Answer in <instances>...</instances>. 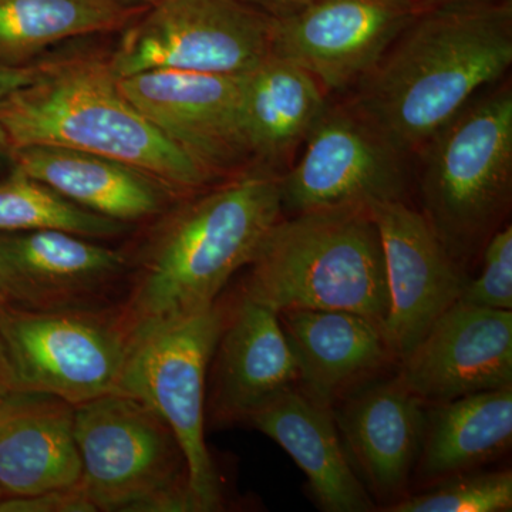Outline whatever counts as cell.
I'll list each match as a JSON object with an SVG mask.
<instances>
[{"label":"cell","mask_w":512,"mask_h":512,"mask_svg":"<svg viewBox=\"0 0 512 512\" xmlns=\"http://www.w3.org/2000/svg\"><path fill=\"white\" fill-rule=\"evenodd\" d=\"M511 64L512 0L420 10L348 101L410 156Z\"/></svg>","instance_id":"1"},{"label":"cell","mask_w":512,"mask_h":512,"mask_svg":"<svg viewBox=\"0 0 512 512\" xmlns=\"http://www.w3.org/2000/svg\"><path fill=\"white\" fill-rule=\"evenodd\" d=\"M279 175L248 168L168 215L119 313L130 342L217 303L284 217Z\"/></svg>","instance_id":"2"},{"label":"cell","mask_w":512,"mask_h":512,"mask_svg":"<svg viewBox=\"0 0 512 512\" xmlns=\"http://www.w3.org/2000/svg\"><path fill=\"white\" fill-rule=\"evenodd\" d=\"M0 126L15 148L86 151L136 167L174 191H200L214 181L127 99L107 60L45 63L0 106Z\"/></svg>","instance_id":"3"},{"label":"cell","mask_w":512,"mask_h":512,"mask_svg":"<svg viewBox=\"0 0 512 512\" xmlns=\"http://www.w3.org/2000/svg\"><path fill=\"white\" fill-rule=\"evenodd\" d=\"M248 266L242 298L275 313L353 312L384 329L386 269L379 229L367 205L282 217Z\"/></svg>","instance_id":"4"},{"label":"cell","mask_w":512,"mask_h":512,"mask_svg":"<svg viewBox=\"0 0 512 512\" xmlns=\"http://www.w3.org/2000/svg\"><path fill=\"white\" fill-rule=\"evenodd\" d=\"M417 156L421 214L464 269L510 214L511 84L477 94Z\"/></svg>","instance_id":"5"},{"label":"cell","mask_w":512,"mask_h":512,"mask_svg":"<svg viewBox=\"0 0 512 512\" xmlns=\"http://www.w3.org/2000/svg\"><path fill=\"white\" fill-rule=\"evenodd\" d=\"M84 491L97 511L198 512L183 448L148 404L110 393L74 406Z\"/></svg>","instance_id":"6"},{"label":"cell","mask_w":512,"mask_h":512,"mask_svg":"<svg viewBox=\"0 0 512 512\" xmlns=\"http://www.w3.org/2000/svg\"><path fill=\"white\" fill-rule=\"evenodd\" d=\"M227 315L210 306L134 339L119 392L156 410L183 448L198 512L221 507L217 471L205 443V380Z\"/></svg>","instance_id":"7"},{"label":"cell","mask_w":512,"mask_h":512,"mask_svg":"<svg viewBox=\"0 0 512 512\" xmlns=\"http://www.w3.org/2000/svg\"><path fill=\"white\" fill-rule=\"evenodd\" d=\"M274 22L241 0H158L107 62L117 79L147 70L241 76L271 55Z\"/></svg>","instance_id":"8"},{"label":"cell","mask_w":512,"mask_h":512,"mask_svg":"<svg viewBox=\"0 0 512 512\" xmlns=\"http://www.w3.org/2000/svg\"><path fill=\"white\" fill-rule=\"evenodd\" d=\"M0 333L16 392L50 394L73 406L119 392L131 346L120 315L0 305Z\"/></svg>","instance_id":"9"},{"label":"cell","mask_w":512,"mask_h":512,"mask_svg":"<svg viewBox=\"0 0 512 512\" xmlns=\"http://www.w3.org/2000/svg\"><path fill=\"white\" fill-rule=\"evenodd\" d=\"M303 144L298 163L279 175L284 215L406 201V154L349 101L328 106Z\"/></svg>","instance_id":"10"},{"label":"cell","mask_w":512,"mask_h":512,"mask_svg":"<svg viewBox=\"0 0 512 512\" xmlns=\"http://www.w3.org/2000/svg\"><path fill=\"white\" fill-rule=\"evenodd\" d=\"M419 12L414 0H311L275 18L272 53L298 64L326 93L353 89Z\"/></svg>","instance_id":"11"},{"label":"cell","mask_w":512,"mask_h":512,"mask_svg":"<svg viewBox=\"0 0 512 512\" xmlns=\"http://www.w3.org/2000/svg\"><path fill=\"white\" fill-rule=\"evenodd\" d=\"M120 89L171 143L212 178L248 170L241 128V76L147 70Z\"/></svg>","instance_id":"12"},{"label":"cell","mask_w":512,"mask_h":512,"mask_svg":"<svg viewBox=\"0 0 512 512\" xmlns=\"http://www.w3.org/2000/svg\"><path fill=\"white\" fill-rule=\"evenodd\" d=\"M367 207L379 229L389 291L384 333L402 360L460 299L467 281L421 211L407 201H375Z\"/></svg>","instance_id":"13"},{"label":"cell","mask_w":512,"mask_h":512,"mask_svg":"<svg viewBox=\"0 0 512 512\" xmlns=\"http://www.w3.org/2000/svg\"><path fill=\"white\" fill-rule=\"evenodd\" d=\"M400 365V379L426 404L510 387L512 313L457 301Z\"/></svg>","instance_id":"14"},{"label":"cell","mask_w":512,"mask_h":512,"mask_svg":"<svg viewBox=\"0 0 512 512\" xmlns=\"http://www.w3.org/2000/svg\"><path fill=\"white\" fill-rule=\"evenodd\" d=\"M126 256L62 231L0 232V305L19 311L93 309Z\"/></svg>","instance_id":"15"},{"label":"cell","mask_w":512,"mask_h":512,"mask_svg":"<svg viewBox=\"0 0 512 512\" xmlns=\"http://www.w3.org/2000/svg\"><path fill=\"white\" fill-rule=\"evenodd\" d=\"M426 410L399 375L362 387L333 410L346 450L377 497L399 500L406 490L419 460Z\"/></svg>","instance_id":"16"},{"label":"cell","mask_w":512,"mask_h":512,"mask_svg":"<svg viewBox=\"0 0 512 512\" xmlns=\"http://www.w3.org/2000/svg\"><path fill=\"white\" fill-rule=\"evenodd\" d=\"M212 412L247 421L276 394L298 386L299 370L278 313L242 298L215 346Z\"/></svg>","instance_id":"17"},{"label":"cell","mask_w":512,"mask_h":512,"mask_svg":"<svg viewBox=\"0 0 512 512\" xmlns=\"http://www.w3.org/2000/svg\"><path fill=\"white\" fill-rule=\"evenodd\" d=\"M247 421L298 464L322 510H375L369 491L350 463L332 407L313 399L299 384L276 394Z\"/></svg>","instance_id":"18"},{"label":"cell","mask_w":512,"mask_h":512,"mask_svg":"<svg viewBox=\"0 0 512 512\" xmlns=\"http://www.w3.org/2000/svg\"><path fill=\"white\" fill-rule=\"evenodd\" d=\"M73 404L50 394L15 392L0 409V490L28 497L82 480Z\"/></svg>","instance_id":"19"},{"label":"cell","mask_w":512,"mask_h":512,"mask_svg":"<svg viewBox=\"0 0 512 512\" xmlns=\"http://www.w3.org/2000/svg\"><path fill=\"white\" fill-rule=\"evenodd\" d=\"M278 318L298 365L299 386L326 406L397 360L382 326L366 316L292 309Z\"/></svg>","instance_id":"20"},{"label":"cell","mask_w":512,"mask_h":512,"mask_svg":"<svg viewBox=\"0 0 512 512\" xmlns=\"http://www.w3.org/2000/svg\"><path fill=\"white\" fill-rule=\"evenodd\" d=\"M328 106L315 77L274 53L242 74V137L254 167L281 174Z\"/></svg>","instance_id":"21"},{"label":"cell","mask_w":512,"mask_h":512,"mask_svg":"<svg viewBox=\"0 0 512 512\" xmlns=\"http://www.w3.org/2000/svg\"><path fill=\"white\" fill-rule=\"evenodd\" d=\"M13 161L74 204L124 224L156 217L177 192L136 167L72 148L16 147Z\"/></svg>","instance_id":"22"},{"label":"cell","mask_w":512,"mask_h":512,"mask_svg":"<svg viewBox=\"0 0 512 512\" xmlns=\"http://www.w3.org/2000/svg\"><path fill=\"white\" fill-rule=\"evenodd\" d=\"M512 441V386L430 404L414 473L439 483L500 457Z\"/></svg>","instance_id":"23"},{"label":"cell","mask_w":512,"mask_h":512,"mask_svg":"<svg viewBox=\"0 0 512 512\" xmlns=\"http://www.w3.org/2000/svg\"><path fill=\"white\" fill-rule=\"evenodd\" d=\"M144 10L111 0H0V64H29L64 40L126 29Z\"/></svg>","instance_id":"24"},{"label":"cell","mask_w":512,"mask_h":512,"mask_svg":"<svg viewBox=\"0 0 512 512\" xmlns=\"http://www.w3.org/2000/svg\"><path fill=\"white\" fill-rule=\"evenodd\" d=\"M62 231L90 239L117 237L127 224L86 210L13 167L0 178V232Z\"/></svg>","instance_id":"25"},{"label":"cell","mask_w":512,"mask_h":512,"mask_svg":"<svg viewBox=\"0 0 512 512\" xmlns=\"http://www.w3.org/2000/svg\"><path fill=\"white\" fill-rule=\"evenodd\" d=\"M424 493L394 501L387 512H507L512 510V474L464 473Z\"/></svg>","instance_id":"26"},{"label":"cell","mask_w":512,"mask_h":512,"mask_svg":"<svg viewBox=\"0 0 512 512\" xmlns=\"http://www.w3.org/2000/svg\"><path fill=\"white\" fill-rule=\"evenodd\" d=\"M483 268L467 281L458 301L480 308L512 309V227L504 225L484 245Z\"/></svg>","instance_id":"27"},{"label":"cell","mask_w":512,"mask_h":512,"mask_svg":"<svg viewBox=\"0 0 512 512\" xmlns=\"http://www.w3.org/2000/svg\"><path fill=\"white\" fill-rule=\"evenodd\" d=\"M97 511L82 483L56 488L28 497L0 501V512H94Z\"/></svg>","instance_id":"28"},{"label":"cell","mask_w":512,"mask_h":512,"mask_svg":"<svg viewBox=\"0 0 512 512\" xmlns=\"http://www.w3.org/2000/svg\"><path fill=\"white\" fill-rule=\"evenodd\" d=\"M43 67H45V63L20 64V66L0 64V106L12 94L32 83L42 73Z\"/></svg>","instance_id":"29"},{"label":"cell","mask_w":512,"mask_h":512,"mask_svg":"<svg viewBox=\"0 0 512 512\" xmlns=\"http://www.w3.org/2000/svg\"><path fill=\"white\" fill-rule=\"evenodd\" d=\"M241 2L261 10L272 18H284L303 8L311 0H241Z\"/></svg>","instance_id":"30"},{"label":"cell","mask_w":512,"mask_h":512,"mask_svg":"<svg viewBox=\"0 0 512 512\" xmlns=\"http://www.w3.org/2000/svg\"><path fill=\"white\" fill-rule=\"evenodd\" d=\"M16 392L15 377L10 369L8 355L3 345L2 333H0V393L10 394Z\"/></svg>","instance_id":"31"},{"label":"cell","mask_w":512,"mask_h":512,"mask_svg":"<svg viewBox=\"0 0 512 512\" xmlns=\"http://www.w3.org/2000/svg\"><path fill=\"white\" fill-rule=\"evenodd\" d=\"M13 151H15V147H13L12 141L9 140L8 134L0 126V178L8 175L15 167Z\"/></svg>","instance_id":"32"},{"label":"cell","mask_w":512,"mask_h":512,"mask_svg":"<svg viewBox=\"0 0 512 512\" xmlns=\"http://www.w3.org/2000/svg\"><path fill=\"white\" fill-rule=\"evenodd\" d=\"M420 10L440 8V6L456 5V3L474 2V0H414Z\"/></svg>","instance_id":"33"},{"label":"cell","mask_w":512,"mask_h":512,"mask_svg":"<svg viewBox=\"0 0 512 512\" xmlns=\"http://www.w3.org/2000/svg\"><path fill=\"white\" fill-rule=\"evenodd\" d=\"M111 2L120 3V5L130 6V8L148 9L156 5L158 0H111Z\"/></svg>","instance_id":"34"},{"label":"cell","mask_w":512,"mask_h":512,"mask_svg":"<svg viewBox=\"0 0 512 512\" xmlns=\"http://www.w3.org/2000/svg\"><path fill=\"white\" fill-rule=\"evenodd\" d=\"M6 396H8V394L0 393V409H2L3 403H5Z\"/></svg>","instance_id":"35"},{"label":"cell","mask_w":512,"mask_h":512,"mask_svg":"<svg viewBox=\"0 0 512 512\" xmlns=\"http://www.w3.org/2000/svg\"><path fill=\"white\" fill-rule=\"evenodd\" d=\"M2 498H3V493H2V490H0V501H2Z\"/></svg>","instance_id":"36"}]
</instances>
